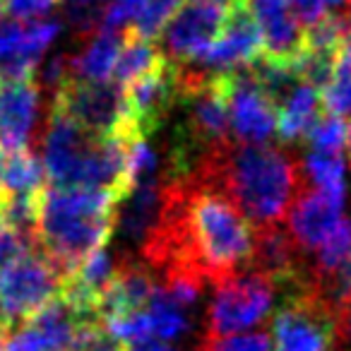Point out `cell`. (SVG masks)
Returning a JSON list of instances; mask_svg holds the SVG:
<instances>
[{"label":"cell","instance_id":"1","mask_svg":"<svg viewBox=\"0 0 351 351\" xmlns=\"http://www.w3.org/2000/svg\"><path fill=\"white\" fill-rule=\"evenodd\" d=\"M191 173L224 193L253 229L282 224L306 183L303 166L287 149L234 137L207 147Z\"/></svg>","mask_w":351,"mask_h":351},{"label":"cell","instance_id":"2","mask_svg":"<svg viewBox=\"0 0 351 351\" xmlns=\"http://www.w3.org/2000/svg\"><path fill=\"white\" fill-rule=\"evenodd\" d=\"M118 205L121 200L108 191L44 186L39 193L36 248L68 277L94 250L108 243Z\"/></svg>","mask_w":351,"mask_h":351},{"label":"cell","instance_id":"3","mask_svg":"<svg viewBox=\"0 0 351 351\" xmlns=\"http://www.w3.org/2000/svg\"><path fill=\"white\" fill-rule=\"evenodd\" d=\"M51 108L65 113L97 137L142 140L128 116L125 89L118 82H82L68 80L53 92Z\"/></svg>","mask_w":351,"mask_h":351},{"label":"cell","instance_id":"4","mask_svg":"<svg viewBox=\"0 0 351 351\" xmlns=\"http://www.w3.org/2000/svg\"><path fill=\"white\" fill-rule=\"evenodd\" d=\"M277 284L263 272L243 269L217 284L207 311L205 337H229L260 325L272 311Z\"/></svg>","mask_w":351,"mask_h":351},{"label":"cell","instance_id":"5","mask_svg":"<svg viewBox=\"0 0 351 351\" xmlns=\"http://www.w3.org/2000/svg\"><path fill=\"white\" fill-rule=\"evenodd\" d=\"M272 351H339L341 327L306 289L284 298L272 322Z\"/></svg>","mask_w":351,"mask_h":351},{"label":"cell","instance_id":"6","mask_svg":"<svg viewBox=\"0 0 351 351\" xmlns=\"http://www.w3.org/2000/svg\"><path fill=\"white\" fill-rule=\"evenodd\" d=\"M229 8L219 0H183L161 29V53L171 63H191L200 58L219 36Z\"/></svg>","mask_w":351,"mask_h":351},{"label":"cell","instance_id":"7","mask_svg":"<svg viewBox=\"0 0 351 351\" xmlns=\"http://www.w3.org/2000/svg\"><path fill=\"white\" fill-rule=\"evenodd\" d=\"M229 132L243 145H267L277 137V106L245 68L224 73Z\"/></svg>","mask_w":351,"mask_h":351},{"label":"cell","instance_id":"8","mask_svg":"<svg viewBox=\"0 0 351 351\" xmlns=\"http://www.w3.org/2000/svg\"><path fill=\"white\" fill-rule=\"evenodd\" d=\"M123 89H125V104L132 130L137 137L147 140L169 123V116L178 104L176 65L164 56L159 65L128 82Z\"/></svg>","mask_w":351,"mask_h":351},{"label":"cell","instance_id":"9","mask_svg":"<svg viewBox=\"0 0 351 351\" xmlns=\"http://www.w3.org/2000/svg\"><path fill=\"white\" fill-rule=\"evenodd\" d=\"M60 34V22H20L0 15V82L34 80L44 53Z\"/></svg>","mask_w":351,"mask_h":351},{"label":"cell","instance_id":"10","mask_svg":"<svg viewBox=\"0 0 351 351\" xmlns=\"http://www.w3.org/2000/svg\"><path fill=\"white\" fill-rule=\"evenodd\" d=\"M87 322L63 301L53 298L49 306L12 327L3 339V351H73L80 330Z\"/></svg>","mask_w":351,"mask_h":351},{"label":"cell","instance_id":"11","mask_svg":"<svg viewBox=\"0 0 351 351\" xmlns=\"http://www.w3.org/2000/svg\"><path fill=\"white\" fill-rule=\"evenodd\" d=\"M260 53H263V39L258 25L243 0H239L229 8V17L215 44L191 63L210 75H224L231 70L248 68Z\"/></svg>","mask_w":351,"mask_h":351},{"label":"cell","instance_id":"12","mask_svg":"<svg viewBox=\"0 0 351 351\" xmlns=\"http://www.w3.org/2000/svg\"><path fill=\"white\" fill-rule=\"evenodd\" d=\"M287 217V229L291 239L296 241V245L303 253L311 255L339 224L341 205L306 181L293 197Z\"/></svg>","mask_w":351,"mask_h":351},{"label":"cell","instance_id":"13","mask_svg":"<svg viewBox=\"0 0 351 351\" xmlns=\"http://www.w3.org/2000/svg\"><path fill=\"white\" fill-rule=\"evenodd\" d=\"M258 25L263 56L291 63L303 49V27L298 25L289 0H243Z\"/></svg>","mask_w":351,"mask_h":351},{"label":"cell","instance_id":"14","mask_svg":"<svg viewBox=\"0 0 351 351\" xmlns=\"http://www.w3.org/2000/svg\"><path fill=\"white\" fill-rule=\"evenodd\" d=\"M39 84L34 80L0 82V147L22 149L32 147L36 118H39Z\"/></svg>","mask_w":351,"mask_h":351},{"label":"cell","instance_id":"15","mask_svg":"<svg viewBox=\"0 0 351 351\" xmlns=\"http://www.w3.org/2000/svg\"><path fill=\"white\" fill-rule=\"evenodd\" d=\"M123 36H125V29H111V27H97L92 34L84 36L80 51L68 53L70 80L111 82Z\"/></svg>","mask_w":351,"mask_h":351},{"label":"cell","instance_id":"16","mask_svg":"<svg viewBox=\"0 0 351 351\" xmlns=\"http://www.w3.org/2000/svg\"><path fill=\"white\" fill-rule=\"evenodd\" d=\"M320 92L306 82H298L277 106V137L287 145L303 142L315 121L322 116Z\"/></svg>","mask_w":351,"mask_h":351},{"label":"cell","instance_id":"17","mask_svg":"<svg viewBox=\"0 0 351 351\" xmlns=\"http://www.w3.org/2000/svg\"><path fill=\"white\" fill-rule=\"evenodd\" d=\"M44 164L32 147L3 149L0 147V197L34 195L44 188Z\"/></svg>","mask_w":351,"mask_h":351},{"label":"cell","instance_id":"18","mask_svg":"<svg viewBox=\"0 0 351 351\" xmlns=\"http://www.w3.org/2000/svg\"><path fill=\"white\" fill-rule=\"evenodd\" d=\"M191 306L173 296L166 287L156 284L154 293L147 301L145 313L152 327V339L159 341H173L183 337L191 327Z\"/></svg>","mask_w":351,"mask_h":351},{"label":"cell","instance_id":"19","mask_svg":"<svg viewBox=\"0 0 351 351\" xmlns=\"http://www.w3.org/2000/svg\"><path fill=\"white\" fill-rule=\"evenodd\" d=\"M161 60H164V53H161L156 41L140 39V36L130 34V32L125 29L121 53H118V60H116V65H113L111 82H118L125 87L128 82L137 80L140 75L149 73Z\"/></svg>","mask_w":351,"mask_h":351},{"label":"cell","instance_id":"20","mask_svg":"<svg viewBox=\"0 0 351 351\" xmlns=\"http://www.w3.org/2000/svg\"><path fill=\"white\" fill-rule=\"evenodd\" d=\"M320 101L325 113L339 116L344 121L351 118V34L337 49L330 80L320 89Z\"/></svg>","mask_w":351,"mask_h":351},{"label":"cell","instance_id":"21","mask_svg":"<svg viewBox=\"0 0 351 351\" xmlns=\"http://www.w3.org/2000/svg\"><path fill=\"white\" fill-rule=\"evenodd\" d=\"M346 164L341 154H327V152H311L306 156L303 176L313 188L322 191L327 197L344 205L346 186H344Z\"/></svg>","mask_w":351,"mask_h":351},{"label":"cell","instance_id":"22","mask_svg":"<svg viewBox=\"0 0 351 351\" xmlns=\"http://www.w3.org/2000/svg\"><path fill=\"white\" fill-rule=\"evenodd\" d=\"M183 5V0H145L142 10L135 15V20L130 22L128 32L140 39L156 41L161 34V29L166 27V22L173 17V12Z\"/></svg>","mask_w":351,"mask_h":351},{"label":"cell","instance_id":"23","mask_svg":"<svg viewBox=\"0 0 351 351\" xmlns=\"http://www.w3.org/2000/svg\"><path fill=\"white\" fill-rule=\"evenodd\" d=\"M346 137H349V125H346L344 118L325 113L315 121V125L308 130L306 140L313 147V152H327V154H341L346 145Z\"/></svg>","mask_w":351,"mask_h":351},{"label":"cell","instance_id":"24","mask_svg":"<svg viewBox=\"0 0 351 351\" xmlns=\"http://www.w3.org/2000/svg\"><path fill=\"white\" fill-rule=\"evenodd\" d=\"M197 351H272V337L265 330L250 332V335L205 337Z\"/></svg>","mask_w":351,"mask_h":351},{"label":"cell","instance_id":"25","mask_svg":"<svg viewBox=\"0 0 351 351\" xmlns=\"http://www.w3.org/2000/svg\"><path fill=\"white\" fill-rule=\"evenodd\" d=\"M60 0H0V15L20 22H34L58 8Z\"/></svg>","mask_w":351,"mask_h":351},{"label":"cell","instance_id":"26","mask_svg":"<svg viewBox=\"0 0 351 351\" xmlns=\"http://www.w3.org/2000/svg\"><path fill=\"white\" fill-rule=\"evenodd\" d=\"M145 0H106L101 8V25L111 29H128L135 15L142 10Z\"/></svg>","mask_w":351,"mask_h":351},{"label":"cell","instance_id":"27","mask_svg":"<svg viewBox=\"0 0 351 351\" xmlns=\"http://www.w3.org/2000/svg\"><path fill=\"white\" fill-rule=\"evenodd\" d=\"M32 248H36L34 241L17 234V231L10 229V226L0 224V272H3L10 263H15L17 258L29 253Z\"/></svg>","mask_w":351,"mask_h":351},{"label":"cell","instance_id":"28","mask_svg":"<svg viewBox=\"0 0 351 351\" xmlns=\"http://www.w3.org/2000/svg\"><path fill=\"white\" fill-rule=\"evenodd\" d=\"M128 351H176L169 341H159V339H149V341H140V344H130Z\"/></svg>","mask_w":351,"mask_h":351},{"label":"cell","instance_id":"29","mask_svg":"<svg viewBox=\"0 0 351 351\" xmlns=\"http://www.w3.org/2000/svg\"><path fill=\"white\" fill-rule=\"evenodd\" d=\"M341 335H344V341L351 339V301L344 311V320H341Z\"/></svg>","mask_w":351,"mask_h":351},{"label":"cell","instance_id":"30","mask_svg":"<svg viewBox=\"0 0 351 351\" xmlns=\"http://www.w3.org/2000/svg\"><path fill=\"white\" fill-rule=\"evenodd\" d=\"M322 3H325L327 10H330V8H346L351 3V0H322Z\"/></svg>","mask_w":351,"mask_h":351},{"label":"cell","instance_id":"31","mask_svg":"<svg viewBox=\"0 0 351 351\" xmlns=\"http://www.w3.org/2000/svg\"><path fill=\"white\" fill-rule=\"evenodd\" d=\"M344 17H346V25H349V32H351V3H349V5H346Z\"/></svg>","mask_w":351,"mask_h":351},{"label":"cell","instance_id":"32","mask_svg":"<svg viewBox=\"0 0 351 351\" xmlns=\"http://www.w3.org/2000/svg\"><path fill=\"white\" fill-rule=\"evenodd\" d=\"M219 3H224V5H234V3H239V0H219Z\"/></svg>","mask_w":351,"mask_h":351},{"label":"cell","instance_id":"33","mask_svg":"<svg viewBox=\"0 0 351 351\" xmlns=\"http://www.w3.org/2000/svg\"><path fill=\"white\" fill-rule=\"evenodd\" d=\"M346 142H349V154H351V125H349V137H346Z\"/></svg>","mask_w":351,"mask_h":351},{"label":"cell","instance_id":"34","mask_svg":"<svg viewBox=\"0 0 351 351\" xmlns=\"http://www.w3.org/2000/svg\"><path fill=\"white\" fill-rule=\"evenodd\" d=\"M0 351H3V337H0Z\"/></svg>","mask_w":351,"mask_h":351}]
</instances>
